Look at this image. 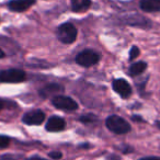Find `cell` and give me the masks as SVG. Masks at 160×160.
Instances as JSON below:
<instances>
[{
  "label": "cell",
  "mask_w": 160,
  "mask_h": 160,
  "mask_svg": "<svg viewBox=\"0 0 160 160\" xmlns=\"http://www.w3.org/2000/svg\"><path fill=\"white\" fill-rule=\"evenodd\" d=\"M105 125L112 133L118 135H125L131 131V125L118 115H111L105 121Z\"/></svg>",
  "instance_id": "6da1fadb"
},
{
  "label": "cell",
  "mask_w": 160,
  "mask_h": 160,
  "mask_svg": "<svg viewBox=\"0 0 160 160\" xmlns=\"http://www.w3.org/2000/svg\"><path fill=\"white\" fill-rule=\"evenodd\" d=\"M57 38L64 44H71L77 38V29L71 23H64L58 28Z\"/></svg>",
  "instance_id": "7a4b0ae2"
},
{
  "label": "cell",
  "mask_w": 160,
  "mask_h": 160,
  "mask_svg": "<svg viewBox=\"0 0 160 160\" xmlns=\"http://www.w3.org/2000/svg\"><path fill=\"white\" fill-rule=\"evenodd\" d=\"M99 60H100V55L91 49L82 51L76 57V62L82 67H91L98 64Z\"/></svg>",
  "instance_id": "3957f363"
},
{
  "label": "cell",
  "mask_w": 160,
  "mask_h": 160,
  "mask_svg": "<svg viewBox=\"0 0 160 160\" xmlns=\"http://www.w3.org/2000/svg\"><path fill=\"white\" fill-rule=\"evenodd\" d=\"M25 80V72L21 69H7L0 71V82L17 83Z\"/></svg>",
  "instance_id": "277c9868"
},
{
  "label": "cell",
  "mask_w": 160,
  "mask_h": 160,
  "mask_svg": "<svg viewBox=\"0 0 160 160\" xmlns=\"http://www.w3.org/2000/svg\"><path fill=\"white\" fill-rule=\"evenodd\" d=\"M52 104L56 109L62 110V111H75L77 110L78 104L73 99L65 96H56L52 99Z\"/></svg>",
  "instance_id": "5b68a950"
},
{
  "label": "cell",
  "mask_w": 160,
  "mask_h": 160,
  "mask_svg": "<svg viewBox=\"0 0 160 160\" xmlns=\"http://www.w3.org/2000/svg\"><path fill=\"white\" fill-rule=\"evenodd\" d=\"M45 114L41 110H33L28 113H25L22 118V121L24 124L28 125H40L44 122Z\"/></svg>",
  "instance_id": "8992f818"
},
{
  "label": "cell",
  "mask_w": 160,
  "mask_h": 160,
  "mask_svg": "<svg viewBox=\"0 0 160 160\" xmlns=\"http://www.w3.org/2000/svg\"><path fill=\"white\" fill-rule=\"evenodd\" d=\"M113 90L122 98L126 99L132 94V87L124 79H116L113 81Z\"/></svg>",
  "instance_id": "52a82bcc"
},
{
  "label": "cell",
  "mask_w": 160,
  "mask_h": 160,
  "mask_svg": "<svg viewBox=\"0 0 160 160\" xmlns=\"http://www.w3.org/2000/svg\"><path fill=\"white\" fill-rule=\"evenodd\" d=\"M45 127H46V131L48 132H60L62 129H65L66 122H65V120L62 118L53 115L47 120Z\"/></svg>",
  "instance_id": "ba28073f"
},
{
  "label": "cell",
  "mask_w": 160,
  "mask_h": 160,
  "mask_svg": "<svg viewBox=\"0 0 160 160\" xmlns=\"http://www.w3.org/2000/svg\"><path fill=\"white\" fill-rule=\"evenodd\" d=\"M36 0H11L8 3V8L14 12H23L35 3Z\"/></svg>",
  "instance_id": "9c48e42d"
},
{
  "label": "cell",
  "mask_w": 160,
  "mask_h": 160,
  "mask_svg": "<svg viewBox=\"0 0 160 160\" xmlns=\"http://www.w3.org/2000/svg\"><path fill=\"white\" fill-rule=\"evenodd\" d=\"M64 88L62 87L58 83H49V85L45 86L44 88L40 90V96L42 98H49V97L54 96L55 93H58V92L62 91Z\"/></svg>",
  "instance_id": "30bf717a"
},
{
  "label": "cell",
  "mask_w": 160,
  "mask_h": 160,
  "mask_svg": "<svg viewBox=\"0 0 160 160\" xmlns=\"http://www.w3.org/2000/svg\"><path fill=\"white\" fill-rule=\"evenodd\" d=\"M139 6L145 12L160 11V0H142Z\"/></svg>",
  "instance_id": "8fae6325"
},
{
  "label": "cell",
  "mask_w": 160,
  "mask_h": 160,
  "mask_svg": "<svg viewBox=\"0 0 160 160\" xmlns=\"http://www.w3.org/2000/svg\"><path fill=\"white\" fill-rule=\"evenodd\" d=\"M71 9L75 12H83L89 9L91 6V0H70Z\"/></svg>",
  "instance_id": "7c38bea8"
},
{
  "label": "cell",
  "mask_w": 160,
  "mask_h": 160,
  "mask_svg": "<svg viewBox=\"0 0 160 160\" xmlns=\"http://www.w3.org/2000/svg\"><path fill=\"white\" fill-rule=\"evenodd\" d=\"M147 68V64L145 62H134L133 65H131L128 69V73L132 77H135V76L142 75Z\"/></svg>",
  "instance_id": "4fadbf2b"
},
{
  "label": "cell",
  "mask_w": 160,
  "mask_h": 160,
  "mask_svg": "<svg viewBox=\"0 0 160 160\" xmlns=\"http://www.w3.org/2000/svg\"><path fill=\"white\" fill-rule=\"evenodd\" d=\"M79 120L82 123H85V124H91V123H93V122H97L98 118H97V116L93 115V114H86V115L81 116Z\"/></svg>",
  "instance_id": "5bb4252c"
},
{
  "label": "cell",
  "mask_w": 160,
  "mask_h": 160,
  "mask_svg": "<svg viewBox=\"0 0 160 160\" xmlns=\"http://www.w3.org/2000/svg\"><path fill=\"white\" fill-rule=\"evenodd\" d=\"M10 138L8 136L5 135H0V148H6V147L9 146Z\"/></svg>",
  "instance_id": "9a60e30c"
},
{
  "label": "cell",
  "mask_w": 160,
  "mask_h": 160,
  "mask_svg": "<svg viewBox=\"0 0 160 160\" xmlns=\"http://www.w3.org/2000/svg\"><path fill=\"white\" fill-rule=\"evenodd\" d=\"M139 55V49H138L137 46H133L129 51V60L135 59L137 56Z\"/></svg>",
  "instance_id": "2e32d148"
},
{
  "label": "cell",
  "mask_w": 160,
  "mask_h": 160,
  "mask_svg": "<svg viewBox=\"0 0 160 160\" xmlns=\"http://www.w3.org/2000/svg\"><path fill=\"white\" fill-rule=\"evenodd\" d=\"M49 157L53 158V159H60L62 157V155L59 151H52V152H49Z\"/></svg>",
  "instance_id": "e0dca14e"
},
{
  "label": "cell",
  "mask_w": 160,
  "mask_h": 160,
  "mask_svg": "<svg viewBox=\"0 0 160 160\" xmlns=\"http://www.w3.org/2000/svg\"><path fill=\"white\" fill-rule=\"evenodd\" d=\"M0 160H16V159L9 155H5V156H1V157H0Z\"/></svg>",
  "instance_id": "ac0fdd59"
},
{
  "label": "cell",
  "mask_w": 160,
  "mask_h": 160,
  "mask_svg": "<svg viewBox=\"0 0 160 160\" xmlns=\"http://www.w3.org/2000/svg\"><path fill=\"white\" fill-rule=\"evenodd\" d=\"M140 160H160L159 157H146V158H142Z\"/></svg>",
  "instance_id": "d6986e66"
},
{
  "label": "cell",
  "mask_w": 160,
  "mask_h": 160,
  "mask_svg": "<svg viewBox=\"0 0 160 160\" xmlns=\"http://www.w3.org/2000/svg\"><path fill=\"white\" fill-rule=\"evenodd\" d=\"M27 160H46V159H44V158H42V157H38V156H34V157H31Z\"/></svg>",
  "instance_id": "ffe728a7"
},
{
  "label": "cell",
  "mask_w": 160,
  "mask_h": 160,
  "mask_svg": "<svg viewBox=\"0 0 160 160\" xmlns=\"http://www.w3.org/2000/svg\"><path fill=\"white\" fill-rule=\"evenodd\" d=\"M132 118H133V120H135V121H142V118H140V116H136V115L133 116Z\"/></svg>",
  "instance_id": "44dd1931"
},
{
  "label": "cell",
  "mask_w": 160,
  "mask_h": 160,
  "mask_svg": "<svg viewBox=\"0 0 160 160\" xmlns=\"http://www.w3.org/2000/svg\"><path fill=\"white\" fill-rule=\"evenodd\" d=\"M3 104H5V103H3V101L1 100V99H0V111H1V110L3 109Z\"/></svg>",
  "instance_id": "7402d4cb"
},
{
  "label": "cell",
  "mask_w": 160,
  "mask_h": 160,
  "mask_svg": "<svg viewBox=\"0 0 160 160\" xmlns=\"http://www.w3.org/2000/svg\"><path fill=\"white\" fill-rule=\"evenodd\" d=\"M5 57V53H3V51L1 48H0V58Z\"/></svg>",
  "instance_id": "603a6c76"
},
{
  "label": "cell",
  "mask_w": 160,
  "mask_h": 160,
  "mask_svg": "<svg viewBox=\"0 0 160 160\" xmlns=\"http://www.w3.org/2000/svg\"><path fill=\"white\" fill-rule=\"evenodd\" d=\"M156 124H157V126H158V127H159V128H160V122H157V123H156Z\"/></svg>",
  "instance_id": "cb8c5ba5"
}]
</instances>
